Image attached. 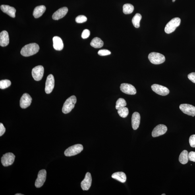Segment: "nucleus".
<instances>
[{"label": "nucleus", "instance_id": "f257e3e1", "mask_svg": "<svg viewBox=\"0 0 195 195\" xmlns=\"http://www.w3.org/2000/svg\"><path fill=\"white\" fill-rule=\"evenodd\" d=\"M39 50V47L38 44L36 43H31L22 48L21 54L24 57H30L38 53Z\"/></svg>", "mask_w": 195, "mask_h": 195}, {"label": "nucleus", "instance_id": "f03ea898", "mask_svg": "<svg viewBox=\"0 0 195 195\" xmlns=\"http://www.w3.org/2000/svg\"><path fill=\"white\" fill-rule=\"evenodd\" d=\"M76 101V97L74 95L69 97L64 104L63 107L62 108V112L65 114L70 113L74 108Z\"/></svg>", "mask_w": 195, "mask_h": 195}, {"label": "nucleus", "instance_id": "7ed1b4c3", "mask_svg": "<svg viewBox=\"0 0 195 195\" xmlns=\"http://www.w3.org/2000/svg\"><path fill=\"white\" fill-rule=\"evenodd\" d=\"M181 19L178 18H175L172 19L165 26V30L166 34H170L173 32L176 28L180 25Z\"/></svg>", "mask_w": 195, "mask_h": 195}, {"label": "nucleus", "instance_id": "20e7f679", "mask_svg": "<svg viewBox=\"0 0 195 195\" xmlns=\"http://www.w3.org/2000/svg\"><path fill=\"white\" fill-rule=\"evenodd\" d=\"M83 146L81 144H76L69 147L64 151L66 157L74 156L80 153L83 150Z\"/></svg>", "mask_w": 195, "mask_h": 195}, {"label": "nucleus", "instance_id": "39448f33", "mask_svg": "<svg viewBox=\"0 0 195 195\" xmlns=\"http://www.w3.org/2000/svg\"><path fill=\"white\" fill-rule=\"evenodd\" d=\"M148 59L151 63L156 65L163 63L165 60V57L163 55L155 52L149 54Z\"/></svg>", "mask_w": 195, "mask_h": 195}, {"label": "nucleus", "instance_id": "423d86ee", "mask_svg": "<svg viewBox=\"0 0 195 195\" xmlns=\"http://www.w3.org/2000/svg\"><path fill=\"white\" fill-rule=\"evenodd\" d=\"M15 156L13 153H5L2 157L1 162L5 167L9 166L13 164Z\"/></svg>", "mask_w": 195, "mask_h": 195}, {"label": "nucleus", "instance_id": "0eeeda50", "mask_svg": "<svg viewBox=\"0 0 195 195\" xmlns=\"http://www.w3.org/2000/svg\"><path fill=\"white\" fill-rule=\"evenodd\" d=\"M44 68L42 66L35 67L32 70V75L35 80L39 81L42 79L44 74Z\"/></svg>", "mask_w": 195, "mask_h": 195}, {"label": "nucleus", "instance_id": "6e6552de", "mask_svg": "<svg viewBox=\"0 0 195 195\" xmlns=\"http://www.w3.org/2000/svg\"><path fill=\"white\" fill-rule=\"evenodd\" d=\"M152 90L157 94L162 96H165L169 94V90L166 87L161 85L154 84L151 86Z\"/></svg>", "mask_w": 195, "mask_h": 195}, {"label": "nucleus", "instance_id": "1a4fd4ad", "mask_svg": "<svg viewBox=\"0 0 195 195\" xmlns=\"http://www.w3.org/2000/svg\"><path fill=\"white\" fill-rule=\"evenodd\" d=\"M179 108L184 113L193 117L195 116V107L193 105L188 104H182L180 105Z\"/></svg>", "mask_w": 195, "mask_h": 195}, {"label": "nucleus", "instance_id": "9d476101", "mask_svg": "<svg viewBox=\"0 0 195 195\" xmlns=\"http://www.w3.org/2000/svg\"><path fill=\"white\" fill-rule=\"evenodd\" d=\"M46 171L45 169L41 170L39 172L38 177L35 184L36 188H41L43 185L46 180Z\"/></svg>", "mask_w": 195, "mask_h": 195}, {"label": "nucleus", "instance_id": "9b49d317", "mask_svg": "<svg viewBox=\"0 0 195 195\" xmlns=\"http://www.w3.org/2000/svg\"><path fill=\"white\" fill-rule=\"evenodd\" d=\"M55 80L54 77L52 74L47 76L46 82L45 91L47 94H50L54 87Z\"/></svg>", "mask_w": 195, "mask_h": 195}, {"label": "nucleus", "instance_id": "f8f14e48", "mask_svg": "<svg viewBox=\"0 0 195 195\" xmlns=\"http://www.w3.org/2000/svg\"><path fill=\"white\" fill-rule=\"evenodd\" d=\"M122 92L129 95H135L137 91L135 87L132 85L127 83L122 84L120 86Z\"/></svg>", "mask_w": 195, "mask_h": 195}, {"label": "nucleus", "instance_id": "ddd939ff", "mask_svg": "<svg viewBox=\"0 0 195 195\" xmlns=\"http://www.w3.org/2000/svg\"><path fill=\"white\" fill-rule=\"evenodd\" d=\"M167 130L166 126L163 124H159L157 125L153 130L152 136L153 137H156L166 133Z\"/></svg>", "mask_w": 195, "mask_h": 195}, {"label": "nucleus", "instance_id": "4468645a", "mask_svg": "<svg viewBox=\"0 0 195 195\" xmlns=\"http://www.w3.org/2000/svg\"><path fill=\"white\" fill-rule=\"evenodd\" d=\"M32 98L28 93H24L21 98L20 106L23 109H26L30 106L32 103Z\"/></svg>", "mask_w": 195, "mask_h": 195}, {"label": "nucleus", "instance_id": "2eb2a0df", "mask_svg": "<svg viewBox=\"0 0 195 195\" xmlns=\"http://www.w3.org/2000/svg\"><path fill=\"white\" fill-rule=\"evenodd\" d=\"M92 183V177L91 174L87 173L83 180L81 182V185L83 190H88L90 189Z\"/></svg>", "mask_w": 195, "mask_h": 195}, {"label": "nucleus", "instance_id": "dca6fc26", "mask_svg": "<svg viewBox=\"0 0 195 195\" xmlns=\"http://www.w3.org/2000/svg\"><path fill=\"white\" fill-rule=\"evenodd\" d=\"M68 12L67 7H63L58 10L54 13L52 18L54 20H59L65 16Z\"/></svg>", "mask_w": 195, "mask_h": 195}, {"label": "nucleus", "instance_id": "f3484780", "mask_svg": "<svg viewBox=\"0 0 195 195\" xmlns=\"http://www.w3.org/2000/svg\"><path fill=\"white\" fill-rule=\"evenodd\" d=\"M140 115L138 112H134L132 117V125L133 129L136 130L139 126L140 123Z\"/></svg>", "mask_w": 195, "mask_h": 195}, {"label": "nucleus", "instance_id": "a211bd4d", "mask_svg": "<svg viewBox=\"0 0 195 195\" xmlns=\"http://www.w3.org/2000/svg\"><path fill=\"white\" fill-rule=\"evenodd\" d=\"M1 9L4 13L7 14L10 17H15L16 10L14 7L9 5H2L1 6Z\"/></svg>", "mask_w": 195, "mask_h": 195}, {"label": "nucleus", "instance_id": "6ab92c4d", "mask_svg": "<svg viewBox=\"0 0 195 195\" xmlns=\"http://www.w3.org/2000/svg\"><path fill=\"white\" fill-rule=\"evenodd\" d=\"M9 34L7 31L3 30L0 34V45L2 47H5L9 45Z\"/></svg>", "mask_w": 195, "mask_h": 195}, {"label": "nucleus", "instance_id": "aec40b11", "mask_svg": "<svg viewBox=\"0 0 195 195\" xmlns=\"http://www.w3.org/2000/svg\"><path fill=\"white\" fill-rule=\"evenodd\" d=\"M53 47L55 50H62L63 49L64 45L62 39L59 37L55 36L53 38Z\"/></svg>", "mask_w": 195, "mask_h": 195}, {"label": "nucleus", "instance_id": "412c9836", "mask_svg": "<svg viewBox=\"0 0 195 195\" xmlns=\"http://www.w3.org/2000/svg\"><path fill=\"white\" fill-rule=\"evenodd\" d=\"M46 10V7L43 5L37 6L35 8L33 15L35 18H38L42 16Z\"/></svg>", "mask_w": 195, "mask_h": 195}, {"label": "nucleus", "instance_id": "4be33fe9", "mask_svg": "<svg viewBox=\"0 0 195 195\" xmlns=\"http://www.w3.org/2000/svg\"><path fill=\"white\" fill-rule=\"evenodd\" d=\"M112 177L122 183H124L126 180L125 174L122 172H117L113 173L112 175Z\"/></svg>", "mask_w": 195, "mask_h": 195}, {"label": "nucleus", "instance_id": "5701e85b", "mask_svg": "<svg viewBox=\"0 0 195 195\" xmlns=\"http://www.w3.org/2000/svg\"><path fill=\"white\" fill-rule=\"evenodd\" d=\"M103 41L98 37H95L92 39L90 43V45L95 48H100L103 46Z\"/></svg>", "mask_w": 195, "mask_h": 195}, {"label": "nucleus", "instance_id": "b1692460", "mask_svg": "<svg viewBox=\"0 0 195 195\" xmlns=\"http://www.w3.org/2000/svg\"><path fill=\"white\" fill-rule=\"evenodd\" d=\"M188 152L186 150L182 151L180 155L179 161L182 165H185L189 161Z\"/></svg>", "mask_w": 195, "mask_h": 195}, {"label": "nucleus", "instance_id": "393cba45", "mask_svg": "<svg viewBox=\"0 0 195 195\" xmlns=\"http://www.w3.org/2000/svg\"><path fill=\"white\" fill-rule=\"evenodd\" d=\"M142 18V16L139 13L136 14L132 19V22L134 26L136 28H139L140 26V22Z\"/></svg>", "mask_w": 195, "mask_h": 195}, {"label": "nucleus", "instance_id": "a878e982", "mask_svg": "<svg viewBox=\"0 0 195 195\" xmlns=\"http://www.w3.org/2000/svg\"><path fill=\"white\" fill-rule=\"evenodd\" d=\"M134 10V6L130 4H125L123 6V12L125 14L132 13Z\"/></svg>", "mask_w": 195, "mask_h": 195}, {"label": "nucleus", "instance_id": "bb28decb", "mask_svg": "<svg viewBox=\"0 0 195 195\" xmlns=\"http://www.w3.org/2000/svg\"><path fill=\"white\" fill-rule=\"evenodd\" d=\"M126 105V102L125 99L122 98H120L118 99L116 102V109L119 110L124 107Z\"/></svg>", "mask_w": 195, "mask_h": 195}, {"label": "nucleus", "instance_id": "cd10ccee", "mask_svg": "<svg viewBox=\"0 0 195 195\" xmlns=\"http://www.w3.org/2000/svg\"><path fill=\"white\" fill-rule=\"evenodd\" d=\"M117 113L120 117L125 118L127 117L129 112L128 108L125 107L118 110Z\"/></svg>", "mask_w": 195, "mask_h": 195}, {"label": "nucleus", "instance_id": "c85d7f7f", "mask_svg": "<svg viewBox=\"0 0 195 195\" xmlns=\"http://www.w3.org/2000/svg\"><path fill=\"white\" fill-rule=\"evenodd\" d=\"M11 82L9 80H1L0 81V88L2 89H5L11 86Z\"/></svg>", "mask_w": 195, "mask_h": 195}, {"label": "nucleus", "instance_id": "c756f323", "mask_svg": "<svg viewBox=\"0 0 195 195\" xmlns=\"http://www.w3.org/2000/svg\"><path fill=\"white\" fill-rule=\"evenodd\" d=\"M75 20L78 23H82L86 22L87 18L84 15H79L76 18Z\"/></svg>", "mask_w": 195, "mask_h": 195}, {"label": "nucleus", "instance_id": "7c9ffc66", "mask_svg": "<svg viewBox=\"0 0 195 195\" xmlns=\"http://www.w3.org/2000/svg\"><path fill=\"white\" fill-rule=\"evenodd\" d=\"M98 54L101 56H104L111 54V52L106 49L101 50L98 52Z\"/></svg>", "mask_w": 195, "mask_h": 195}, {"label": "nucleus", "instance_id": "2f4dec72", "mask_svg": "<svg viewBox=\"0 0 195 195\" xmlns=\"http://www.w3.org/2000/svg\"><path fill=\"white\" fill-rule=\"evenodd\" d=\"M189 142L191 147L195 148V134L192 135L190 136Z\"/></svg>", "mask_w": 195, "mask_h": 195}, {"label": "nucleus", "instance_id": "473e14b6", "mask_svg": "<svg viewBox=\"0 0 195 195\" xmlns=\"http://www.w3.org/2000/svg\"><path fill=\"white\" fill-rule=\"evenodd\" d=\"M90 35V32L88 30H85L82 33V37L83 39H86L89 37Z\"/></svg>", "mask_w": 195, "mask_h": 195}, {"label": "nucleus", "instance_id": "72a5a7b5", "mask_svg": "<svg viewBox=\"0 0 195 195\" xmlns=\"http://www.w3.org/2000/svg\"><path fill=\"white\" fill-rule=\"evenodd\" d=\"M188 158L189 161L195 162V152L191 151L189 153Z\"/></svg>", "mask_w": 195, "mask_h": 195}, {"label": "nucleus", "instance_id": "f704fd0d", "mask_svg": "<svg viewBox=\"0 0 195 195\" xmlns=\"http://www.w3.org/2000/svg\"><path fill=\"white\" fill-rule=\"evenodd\" d=\"M188 77L189 79L195 84V72H192L189 74Z\"/></svg>", "mask_w": 195, "mask_h": 195}, {"label": "nucleus", "instance_id": "c9c22d12", "mask_svg": "<svg viewBox=\"0 0 195 195\" xmlns=\"http://www.w3.org/2000/svg\"><path fill=\"white\" fill-rule=\"evenodd\" d=\"M6 131V128L2 123H0V136L3 135Z\"/></svg>", "mask_w": 195, "mask_h": 195}, {"label": "nucleus", "instance_id": "e433bc0d", "mask_svg": "<svg viewBox=\"0 0 195 195\" xmlns=\"http://www.w3.org/2000/svg\"><path fill=\"white\" fill-rule=\"evenodd\" d=\"M23 195V194H20V193L19 194H18V193L16 194H15V195Z\"/></svg>", "mask_w": 195, "mask_h": 195}, {"label": "nucleus", "instance_id": "4c0bfd02", "mask_svg": "<svg viewBox=\"0 0 195 195\" xmlns=\"http://www.w3.org/2000/svg\"><path fill=\"white\" fill-rule=\"evenodd\" d=\"M175 1L176 0H173V2H175Z\"/></svg>", "mask_w": 195, "mask_h": 195}, {"label": "nucleus", "instance_id": "58836bf2", "mask_svg": "<svg viewBox=\"0 0 195 195\" xmlns=\"http://www.w3.org/2000/svg\"><path fill=\"white\" fill-rule=\"evenodd\" d=\"M165 195V194H162V195Z\"/></svg>", "mask_w": 195, "mask_h": 195}]
</instances>
